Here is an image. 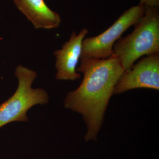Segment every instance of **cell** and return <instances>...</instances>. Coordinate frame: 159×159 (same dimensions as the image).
I'll list each match as a JSON object with an SVG mask.
<instances>
[{
	"label": "cell",
	"instance_id": "52a82bcc",
	"mask_svg": "<svg viewBox=\"0 0 159 159\" xmlns=\"http://www.w3.org/2000/svg\"><path fill=\"white\" fill-rule=\"evenodd\" d=\"M16 6L36 29H53L59 27L61 17L48 6L44 0H13Z\"/></svg>",
	"mask_w": 159,
	"mask_h": 159
},
{
	"label": "cell",
	"instance_id": "277c9868",
	"mask_svg": "<svg viewBox=\"0 0 159 159\" xmlns=\"http://www.w3.org/2000/svg\"><path fill=\"white\" fill-rule=\"evenodd\" d=\"M146 7L138 5L124 11L110 27L101 34L83 40L81 57L104 59L113 54V48L127 29L137 24L145 14Z\"/></svg>",
	"mask_w": 159,
	"mask_h": 159
},
{
	"label": "cell",
	"instance_id": "8992f818",
	"mask_svg": "<svg viewBox=\"0 0 159 159\" xmlns=\"http://www.w3.org/2000/svg\"><path fill=\"white\" fill-rule=\"evenodd\" d=\"M88 32L86 28L82 29L78 34L74 31L62 48L54 51L56 79L73 81L81 77L80 74L77 72V67L81 57L82 41Z\"/></svg>",
	"mask_w": 159,
	"mask_h": 159
},
{
	"label": "cell",
	"instance_id": "5b68a950",
	"mask_svg": "<svg viewBox=\"0 0 159 159\" xmlns=\"http://www.w3.org/2000/svg\"><path fill=\"white\" fill-rule=\"evenodd\" d=\"M137 89L159 90V53L146 55L123 72L114 94Z\"/></svg>",
	"mask_w": 159,
	"mask_h": 159
},
{
	"label": "cell",
	"instance_id": "3957f363",
	"mask_svg": "<svg viewBox=\"0 0 159 159\" xmlns=\"http://www.w3.org/2000/svg\"><path fill=\"white\" fill-rule=\"evenodd\" d=\"M15 75L18 85L14 94L0 105V128L11 122H27V111L31 107L49 102L48 94L44 89L31 87L37 77L35 71L20 65Z\"/></svg>",
	"mask_w": 159,
	"mask_h": 159
},
{
	"label": "cell",
	"instance_id": "7a4b0ae2",
	"mask_svg": "<svg viewBox=\"0 0 159 159\" xmlns=\"http://www.w3.org/2000/svg\"><path fill=\"white\" fill-rule=\"evenodd\" d=\"M159 53V11L158 7H146L145 13L134 31L120 38L113 48L124 71L143 56Z\"/></svg>",
	"mask_w": 159,
	"mask_h": 159
},
{
	"label": "cell",
	"instance_id": "6da1fadb",
	"mask_svg": "<svg viewBox=\"0 0 159 159\" xmlns=\"http://www.w3.org/2000/svg\"><path fill=\"white\" fill-rule=\"evenodd\" d=\"M80 60L77 72L83 74V79L78 88L68 93L64 106L82 116L87 129L85 141H97L115 86L124 70L113 54L104 59Z\"/></svg>",
	"mask_w": 159,
	"mask_h": 159
},
{
	"label": "cell",
	"instance_id": "ba28073f",
	"mask_svg": "<svg viewBox=\"0 0 159 159\" xmlns=\"http://www.w3.org/2000/svg\"><path fill=\"white\" fill-rule=\"evenodd\" d=\"M139 4L145 7H157L159 5V0H140Z\"/></svg>",
	"mask_w": 159,
	"mask_h": 159
}]
</instances>
